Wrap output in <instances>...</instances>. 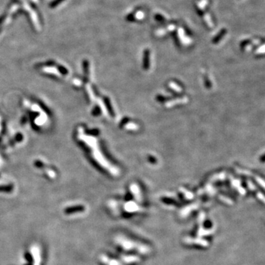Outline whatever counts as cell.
<instances>
[{"label": "cell", "mask_w": 265, "mask_h": 265, "mask_svg": "<svg viewBox=\"0 0 265 265\" xmlns=\"http://www.w3.org/2000/svg\"><path fill=\"white\" fill-rule=\"evenodd\" d=\"M63 1H64V0H54V1H52L50 4V7L51 8H55Z\"/></svg>", "instance_id": "1"}, {"label": "cell", "mask_w": 265, "mask_h": 265, "mask_svg": "<svg viewBox=\"0 0 265 265\" xmlns=\"http://www.w3.org/2000/svg\"><path fill=\"white\" fill-rule=\"evenodd\" d=\"M5 17H6V16L5 15L2 16L1 17H0V24H2L3 22V21H4V20L5 19Z\"/></svg>", "instance_id": "2"}, {"label": "cell", "mask_w": 265, "mask_h": 265, "mask_svg": "<svg viewBox=\"0 0 265 265\" xmlns=\"http://www.w3.org/2000/svg\"><path fill=\"white\" fill-rule=\"evenodd\" d=\"M0 31H1V28H0Z\"/></svg>", "instance_id": "3"}]
</instances>
